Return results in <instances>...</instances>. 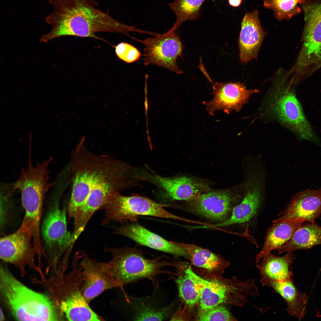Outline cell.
Returning a JSON list of instances; mask_svg holds the SVG:
<instances>
[{"instance_id": "1", "label": "cell", "mask_w": 321, "mask_h": 321, "mask_svg": "<svg viewBox=\"0 0 321 321\" xmlns=\"http://www.w3.org/2000/svg\"><path fill=\"white\" fill-rule=\"evenodd\" d=\"M95 0H50L52 11L46 18L51 31L42 36L41 42L67 36L89 37L105 41L95 34L100 32L128 35L133 28L117 21L97 8Z\"/></svg>"}, {"instance_id": "2", "label": "cell", "mask_w": 321, "mask_h": 321, "mask_svg": "<svg viewBox=\"0 0 321 321\" xmlns=\"http://www.w3.org/2000/svg\"><path fill=\"white\" fill-rule=\"evenodd\" d=\"M0 292L5 306L19 321H61L65 318L58 304L16 278L6 265L0 267Z\"/></svg>"}, {"instance_id": "3", "label": "cell", "mask_w": 321, "mask_h": 321, "mask_svg": "<svg viewBox=\"0 0 321 321\" xmlns=\"http://www.w3.org/2000/svg\"><path fill=\"white\" fill-rule=\"evenodd\" d=\"M85 139L82 138L73 150L70 163L72 188L67 212L73 218L95 185L119 168L122 163L110 155L91 152L85 145Z\"/></svg>"}, {"instance_id": "4", "label": "cell", "mask_w": 321, "mask_h": 321, "mask_svg": "<svg viewBox=\"0 0 321 321\" xmlns=\"http://www.w3.org/2000/svg\"><path fill=\"white\" fill-rule=\"evenodd\" d=\"M106 250L111 253L112 259L109 262L101 263L115 288H122L126 284L147 279L152 282L155 291L159 286L157 276L162 274H172L164 269L175 266L164 256L152 259L146 258L142 252L135 247L108 248Z\"/></svg>"}, {"instance_id": "5", "label": "cell", "mask_w": 321, "mask_h": 321, "mask_svg": "<svg viewBox=\"0 0 321 321\" xmlns=\"http://www.w3.org/2000/svg\"><path fill=\"white\" fill-rule=\"evenodd\" d=\"M27 167L21 169L18 179L13 184L21 194V202L25 212L23 221L37 234L40 232L45 195L54 184V182L49 181L48 168L52 158L51 157L34 165L30 152Z\"/></svg>"}, {"instance_id": "6", "label": "cell", "mask_w": 321, "mask_h": 321, "mask_svg": "<svg viewBox=\"0 0 321 321\" xmlns=\"http://www.w3.org/2000/svg\"><path fill=\"white\" fill-rule=\"evenodd\" d=\"M52 188L41 222L40 237L44 256L48 260L50 267L56 270L62 255L74 243L72 233L67 229V207L64 206L62 208L60 206V199L66 188L59 183Z\"/></svg>"}, {"instance_id": "7", "label": "cell", "mask_w": 321, "mask_h": 321, "mask_svg": "<svg viewBox=\"0 0 321 321\" xmlns=\"http://www.w3.org/2000/svg\"><path fill=\"white\" fill-rule=\"evenodd\" d=\"M168 205L157 203L143 196H125L118 192L103 207L105 214L103 224H107L112 221H135L140 215L185 221V219L165 210L164 207Z\"/></svg>"}, {"instance_id": "8", "label": "cell", "mask_w": 321, "mask_h": 321, "mask_svg": "<svg viewBox=\"0 0 321 321\" xmlns=\"http://www.w3.org/2000/svg\"><path fill=\"white\" fill-rule=\"evenodd\" d=\"M128 171L119 168L98 182L92 188L84 203L75 215L74 224L83 230L92 215L102 208L116 193L128 184Z\"/></svg>"}, {"instance_id": "9", "label": "cell", "mask_w": 321, "mask_h": 321, "mask_svg": "<svg viewBox=\"0 0 321 321\" xmlns=\"http://www.w3.org/2000/svg\"><path fill=\"white\" fill-rule=\"evenodd\" d=\"M277 90L271 107L276 117L300 139L317 141L318 138L307 121L294 91L282 87Z\"/></svg>"}, {"instance_id": "10", "label": "cell", "mask_w": 321, "mask_h": 321, "mask_svg": "<svg viewBox=\"0 0 321 321\" xmlns=\"http://www.w3.org/2000/svg\"><path fill=\"white\" fill-rule=\"evenodd\" d=\"M32 230L23 224L13 233L0 240V257L3 262L14 265L24 276L29 266L37 270L35 257L37 252L33 244Z\"/></svg>"}, {"instance_id": "11", "label": "cell", "mask_w": 321, "mask_h": 321, "mask_svg": "<svg viewBox=\"0 0 321 321\" xmlns=\"http://www.w3.org/2000/svg\"><path fill=\"white\" fill-rule=\"evenodd\" d=\"M155 36L144 40L135 39L144 45V64H153L177 74L182 73V71L177 65V59L182 55L183 47L176 30L171 29Z\"/></svg>"}, {"instance_id": "12", "label": "cell", "mask_w": 321, "mask_h": 321, "mask_svg": "<svg viewBox=\"0 0 321 321\" xmlns=\"http://www.w3.org/2000/svg\"><path fill=\"white\" fill-rule=\"evenodd\" d=\"M59 293L61 298L57 302L65 319L70 321H100L102 318L90 308L81 291V281L78 273L71 272L61 278Z\"/></svg>"}, {"instance_id": "13", "label": "cell", "mask_w": 321, "mask_h": 321, "mask_svg": "<svg viewBox=\"0 0 321 321\" xmlns=\"http://www.w3.org/2000/svg\"><path fill=\"white\" fill-rule=\"evenodd\" d=\"M185 271L193 276L197 284L199 292L201 312L207 311L225 302L229 295H231L237 301L239 306H241L240 302L230 294L243 304L247 300L246 297L250 294V285L247 281L242 282L235 278L230 287H227L216 280H208L203 278L196 274L190 267Z\"/></svg>"}, {"instance_id": "14", "label": "cell", "mask_w": 321, "mask_h": 321, "mask_svg": "<svg viewBox=\"0 0 321 321\" xmlns=\"http://www.w3.org/2000/svg\"><path fill=\"white\" fill-rule=\"evenodd\" d=\"M213 86L214 97L205 104L207 112L211 115L219 110L227 114L233 111H238L251 95L259 92L256 89H247L238 83L216 82Z\"/></svg>"}, {"instance_id": "15", "label": "cell", "mask_w": 321, "mask_h": 321, "mask_svg": "<svg viewBox=\"0 0 321 321\" xmlns=\"http://www.w3.org/2000/svg\"><path fill=\"white\" fill-rule=\"evenodd\" d=\"M143 178L158 185L164 196L171 200L189 201L202 193L211 191L202 180L185 176L170 178L153 173L143 174Z\"/></svg>"}, {"instance_id": "16", "label": "cell", "mask_w": 321, "mask_h": 321, "mask_svg": "<svg viewBox=\"0 0 321 321\" xmlns=\"http://www.w3.org/2000/svg\"><path fill=\"white\" fill-rule=\"evenodd\" d=\"M233 200L230 191L224 189L201 193L188 202L197 214L211 220L223 221L226 219L232 209Z\"/></svg>"}, {"instance_id": "17", "label": "cell", "mask_w": 321, "mask_h": 321, "mask_svg": "<svg viewBox=\"0 0 321 321\" xmlns=\"http://www.w3.org/2000/svg\"><path fill=\"white\" fill-rule=\"evenodd\" d=\"M79 266L81 281V291L88 303L105 291L115 288L101 262L85 256Z\"/></svg>"}, {"instance_id": "18", "label": "cell", "mask_w": 321, "mask_h": 321, "mask_svg": "<svg viewBox=\"0 0 321 321\" xmlns=\"http://www.w3.org/2000/svg\"><path fill=\"white\" fill-rule=\"evenodd\" d=\"M115 232L136 243L154 250L177 257H190L182 247L150 231L139 224L133 222L117 227Z\"/></svg>"}, {"instance_id": "19", "label": "cell", "mask_w": 321, "mask_h": 321, "mask_svg": "<svg viewBox=\"0 0 321 321\" xmlns=\"http://www.w3.org/2000/svg\"><path fill=\"white\" fill-rule=\"evenodd\" d=\"M321 214V188L306 189L292 198L281 217L274 222L288 219H300L314 223Z\"/></svg>"}, {"instance_id": "20", "label": "cell", "mask_w": 321, "mask_h": 321, "mask_svg": "<svg viewBox=\"0 0 321 321\" xmlns=\"http://www.w3.org/2000/svg\"><path fill=\"white\" fill-rule=\"evenodd\" d=\"M239 38L240 58L246 63L256 59L266 33L262 28L256 10L246 13L241 22Z\"/></svg>"}, {"instance_id": "21", "label": "cell", "mask_w": 321, "mask_h": 321, "mask_svg": "<svg viewBox=\"0 0 321 321\" xmlns=\"http://www.w3.org/2000/svg\"><path fill=\"white\" fill-rule=\"evenodd\" d=\"M252 180L248 183L243 201L234 207L231 217L215 226L222 227L246 223L256 215L261 201V193L259 181L257 179Z\"/></svg>"}, {"instance_id": "22", "label": "cell", "mask_w": 321, "mask_h": 321, "mask_svg": "<svg viewBox=\"0 0 321 321\" xmlns=\"http://www.w3.org/2000/svg\"><path fill=\"white\" fill-rule=\"evenodd\" d=\"M295 259L292 253L277 257L271 253L263 258L256 266L261 276L260 282L263 286L271 281H282L292 278L293 273L290 266Z\"/></svg>"}, {"instance_id": "23", "label": "cell", "mask_w": 321, "mask_h": 321, "mask_svg": "<svg viewBox=\"0 0 321 321\" xmlns=\"http://www.w3.org/2000/svg\"><path fill=\"white\" fill-rule=\"evenodd\" d=\"M268 231L263 247L255 258L256 264L273 250H277L288 242L303 221L288 219L275 222Z\"/></svg>"}, {"instance_id": "24", "label": "cell", "mask_w": 321, "mask_h": 321, "mask_svg": "<svg viewBox=\"0 0 321 321\" xmlns=\"http://www.w3.org/2000/svg\"><path fill=\"white\" fill-rule=\"evenodd\" d=\"M263 286L271 287L283 298L287 305V311L290 315L299 320L304 317L308 300L307 295L297 289L292 278L285 281H269Z\"/></svg>"}, {"instance_id": "25", "label": "cell", "mask_w": 321, "mask_h": 321, "mask_svg": "<svg viewBox=\"0 0 321 321\" xmlns=\"http://www.w3.org/2000/svg\"><path fill=\"white\" fill-rule=\"evenodd\" d=\"M133 320H166L171 317L173 304L171 303L164 306H159L152 300L151 297L137 298L127 297Z\"/></svg>"}, {"instance_id": "26", "label": "cell", "mask_w": 321, "mask_h": 321, "mask_svg": "<svg viewBox=\"0 0 321 321\" xmlns=\"http://www.w3.org/2000/svg\"><path fill=\"white\" fill-rule=\"evenodd\" d=\"M302 225L287 243L277 250L279 254L307 249L321 244V227L315 223Z\"/></svg>"}, {"instance_id": "27", "label": "cell", "mask_w": 321, "mask_h": 321, "mask_svg": "<svg viewBox=\"0 0 321 321\" xmlns=\"http://www.w3.org/2000/svg\"><path fill=\"white\" fill-rule=\"evenodd\" d=\"M173 242L186 251L192 264L197 267L213 271L220 266L223 262L220 257L207 249L193 244Z\"/></svg>"}, {"instance_id": "28", "label": "cell", "mask_w": 321, "mask_h": 321, "mask_svg": "<svg viewBox=\"0 0 321 321\" xmlns=\"http://www.w3.org/2000/svg\"><path fill=\"white\" fill-rule=\"evenodd\" d=\"M205 0H174L169 6L175 14L176 20L171 28L176 30L184 22L198 18L200 8Z\"/></svg>"}, {"instance_id": "29", "label": "cell", "mask_w": 321, "mask_h": 321, "mask_svg": "<svg viewBox=\"0 0 321 321\" xmlns=\"http://www.w3.org/2000/svg\"><path fill=\"white\" fill-rule=\"evenodd\" d=\"M175 281L179 295L188 307L192 308L199 300V292L195 280L190 274L180 270Z\"/></svg>"}, {"instance_id": "30", "label": "cell", "mask_w": 321, "mask_h": 321, "mask_svg": "<svg viewBox=\"0 0 321 321\" xmlns=\"http://www.w3.org/2000/svg\"><path fill=\"white\" fill-rule=\"evenodd\" d=\"M305 0H263L264 7L274 12V17L279 21L288 20L300 13L302 9L299 6Z\"/></svg>"}, {"instance_id": "31", "label": "cell", "mask_w": 321, "mask_h": 321, "mask_svg": "<svg viewBox=\"0 0 321 321\" xmlns=\"http://www.w3.org/2000/svg\"><path fill=\"white\" fill-rule=\"evenodd\" d=\"M229 311L225 307L219 305L205 311L200 312L198 320L225 321L235 320Z\"/></svg>"}, {"instance_id": "32", "label": "cell", "mask_w": 321, "mask_h": 321, "mask_svg": "<svg viewBox=\"0 0 321 321\" xmlns=\"http://www.w3.org/2000/svg\"><path fill=\"white\" fill-rule=\"evenodd\" d=\"M114 47L117 56L127 63H130L137 61L141 55L137 48L126 43L121 42Z\"/></svg>"}, {"instance_id": "33", "label": "cell", "mask_w": 321, "mask_h": 321, "mask_svg": "<svg viewBox=\"0 0 321 321\" xmlns=\"http://www.w3.org/2000/svg\"><path fill=\"white\" fill-rule=\"evenodd\" d=\"M229 4L234 7H238L241 4L242 0H228Z\"/></svg>"}, {"instance_id": "34", "label": "cell", "mask_w": 321, "mask_h": 321, "mask_svg": "<svg viewBox=\"0 0 321 321\" xmlns=\"http://www.w3.org/2000/svg\"><path fill=\"white\" fill-rule=\"evenodd\" d=\"M0 321H4L5 320V317L4 312L1 308H0Z\"/></svg>"}]
</instances>
